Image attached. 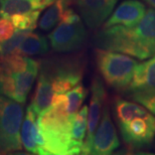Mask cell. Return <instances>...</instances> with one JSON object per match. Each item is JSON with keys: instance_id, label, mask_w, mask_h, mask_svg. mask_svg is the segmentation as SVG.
<instances>
[{"instance_id": "obj_1", "label": "cell", "mask_w": 155, "mask_h": 155, "mask_svg": "<svg viewBox=\"0 0 155 155\" xmlns=\"http://www.w3.org/2000/svg\"><path fill=\"white\" fill-rule=\"evenodd\" d=\"M99 48L146 60L155 54V8H149L143 18L133 26L113 25L99 31L95 36Z\"/></svg>"}, {"instance_id": "obj_2", "label": "cell", "mask_w": 155, "mask_h": 155, "mask_svg": "<svg viewBox=\"0 0 155 155\" xmlns=\"http://www.w3.org/2000/svg\"><path fill=\"white\" fill-rule=\"evenodd\" d=\"M73 117L54 106L38 116V154L71 155L70 132Z\"/></svg>"}, {"instance_id": "obj_3", "label": "cell", "mask_w": 155, "mask_h": 155, "mask_svg": "<svg viewBox=\"0 0 155 155\" xmlns=\"http://www.w3.org/2000/svg\"><path fill=\"white\" fill-rule=\"evenodd\" d=\"M98 70L108 86L116 90L129 88L138 61L119 51L98 48L96 51Z\"/></svg>"}, {"instance_id": "obj_4", "label": "cell", "mask_w": 155, "mask_h": 155, "mask_svg": "<svg viewBox=\"0 0 155 155\" xmlns=\"http://www.w3.org/2000/svg\"><path fill=\"white\" fill-rule=\"evenodd\" d=\"M23 112L21 103L0 95V152L22 149L20 130Z\"/></svg>"}, {"instance_id": "obj_5", "label": "cell", "mask_w": 155, "mask_h": 155, "mask_svg": "<svg viewBox=\"0 0 155 155\" xmlns=\"http://www.w3.org/2000/svg\"><path fill=\"white\" fill-rule=\"evenodd\" d=\"M87 38V33L81 17L68 8L64 16L49 33L48 39L54 51L71 52L80 49Z\"/></svg>"}, {"instance_id": "obj_6", "label": "cell", "mask_w": 155, "mask_h": 155, "mask_svg": "<svg viewBox=\"0 0 155 155\" xmlns=\"http://www.w3.org/2000/svg\"><path fill=\"white\" fill-rule=\"evenodd\" d=\"M38 70V63L33 60L29 67L22 72H7L0 68V95L21 104L25 103Z\"/></svg>"}, {"instance_id": "obj_7", "label": "cell", "mask_w": 155, "mask_h": 155, "mask_svg": "<svg viewBox=\"0 0 155 155\" xmlns=\"http://www.w3.org/2000/svg\"><path fill=\"white\" fill-rule=\"evenodd\" d=\"M118 126L123 141L129 147H145L155 138V117L147 110Z\"/></svg>"}, {"instance_id": "obj_8", "label": "cell", "mask_w": 155, "mask_h": 155, "mask_svg": "<svg viewBox=\"0 0 155 155\" xmlns=\"http://www.w3.org/2000/svg\"><path fill=\"white\" fill-rule=\"evenodd\" d=\"M119 146L120 140L111 119L109 107L104 106L100 123L93 136L90 154L109 155L119 148Z\"/></svg>"}, {"instance_id": "obj_9", "label": "cell", "mask_w": 155, "mask_h": 155, "mask_svg": "<svg viewBox=\"0 0 155 155\" xmlns=\"http://www.w3.org/2000/svg\"><path fill=\"white\" fill-rule=\"evenodd\" d=\"M105 99H106V91L104 84L99 78L95 77L91 85V99H90V106L88 107V127H87L86 139L82 147V154H90L93 136L100 123Z\"/></svg>"}, {"instance_id": "obj_10", "label": "cell", "mask_w": 155, "mask_h": 155, "mask_svg": "<svg viewBox=\"0 0 155 155\" xmlns=\"http://www.w3.org/2000/svg\"><path fill=\"white\" fill-rule=\"evenodd\" d=\"M83 20L91 29L105 23L113 12L118 0H76Z\"/></svg>"}, {"instance_id": "obj_11", "label": "cell", "mask_w": 155, "mask_h": 155, "mask_svg": "<svg viewBox=\"0 0 155 155\" xmlns=\"http://www.w3.org/2000/svg\"><path fill=\"white\" fill-rule=\"evenodd\" d=\"M145 5L139 0H125L114 10L105 21L103 27L113 25L133 26L140 21L146 12Z\"/></svg>"}, {"instance_id": "obj_12", "label": "cell", "mask_w": 155, "mask_h": 155, "mask_svg": "<svg viewBox=\"0 0 155 155\" xmlns=\"http://www.w3.org/2000/svg\"><path fill=\"white\" fill-rule=\"evenodd\" d=\"M45 72L48 74L51 81L54 95L63 94V93L70 91L82 80L81 70L71 64L61 66L51 72H48V71H45Z\"/></svg>"}, {"instance_id": "obj_13", "label": "cell", "mask_w": 155, "mask_h": 155, "mask_svg": "<svg viewBox=\"0 0 155 155\" xmlns=\"http://www.w3.org/2000/svg\"><path fill=\"white\" fill-rule=\"evenodd\" d=\"M88 89L83 85H78L63 94L54 95L52 98L51 106L64 111L70 116H75L81 109L84 101L88 96Z\"/></svg>"}, {"instance_id": "obj_14", "label": "cell", "mask_w": 155, "mask_h": 155, "mask_svg": "<svg viewBox=\"0 0 155 155\" xmlns=\"http://www.w3.org/2000/svg\"><path fill=\"white\" fill-rule=\"evenodd\" d=\"M54 96V92L52 89L51 81L48 74L43 71L38 77L35 93L31 98V103L29 106L38 116L45 112L51 106Z\"/></svg>"}, {"instance_id": "obj_15", "label": "cell", "mask_w": 155, "mask_h": 155, "mask_svg": "<svg viewBox=\"0 0 155 155\" xmlns=\"http://www.w3.org/2000/svg\"><path fill=\"white\" fill-rule=\"evenodd\" d=\"M128 89L131 92L155 89V54L137 64Z\"/></svg>"}, {"instance_id": "obj_16", "label": "cell", "mask_w": 155, "mask_h": 155, "mask_svg": "<svg viewBox=\"0 0 155 155\" xmlns=\"http://www.w3.org/2000/svg\"><path fill=\"white\" fill-rule=\"evenodd\" d=\"M55 0H0V17H7L17 13L42 10Z\"/></svg>"}, {"instance_id": "obj_17", "label": "cell", "mask_w": 155, "mask_h": 155, "mask_svg": "<svg viewBox=\"0 0 155 155\" xmlns=\"http://www.w3.org/2000/svg\"><path fill=\"white\" fill-rule=\"evenodd\" d=\"M38 132V115L32 108L28 106L26 109L25 118L22 121L20 130V139L22 147L29 153L38 154V147L36 143Z\"/></svg>"}, {"instance_id": "obj_18", "label": "cell", "mask_w": 155, "mask_h": 155, "mask_svg": "<svg viewBox=\"0 0 155 155\" xmlns=\"http://www.w3.org/2000/svg\"><path fill=\"white\" fill-rule=\"evenodd\" d=\"M88 127V106H84L73 117L71 124V155L82 154V147Z\"/></svg>"}, {"instance_id": "obj_19", "label": "cell", "mask_w": 155, "mask_h": 155, "mask_svg": "<svg viewBox=\"0 0 155 155\" xmlns=\"http://www.w3.org/2000/svg\"><path fill=\"white\" fill-rule=\"evenodd\" d=\"M68 4L64 0H55L42 14L38 22V27L43 31H49L55 27L63 19Z\"/></svg>"}, {"instance_id": "obj_20", "label": "cell", "mask_w": 155, "mask_h": 155, "mask_svg": "<svg viewBox=\"0 0 155 155\" xmlns=\"http://www.w3.org/2000/svg\"><path fill=\"white\" fill-rule=\"evenodd\" d=\"M48 51V43L46 38L38 33L30 31L18 46L15 54L24 55V57H31V55L45 54Z\"/></svg>"}, {"instance_id": "obj_21", "label": "cell", "mask_w": 155, "mask_h": 155, "mask_svg": "<svg viewBox=\"0 0 155 155\" xmlns=\"http://www.w3.org/2000/svg\"><path fill=\"white\" fill-rule=\"evenodd\" d=\"M114 110L118 125L131 120L133 117L143 113L145 108L142 105L136 103L134 101H128L122 98H116L114 103Z\"/></svg>"}, {"instance_id": "obj_22", "label": "cell", "mask_w": 155, "mask_h": 155, "mask_svg": "<svg viewBox=\"0 0 155 155\" xmlns=\"http://www.w3.org/2000/svg\"><path fill=\"white\" fill-rule=\"evenodd\" d=\"M40 10H33L23 13H17L10 16V20L14 27L18 30H33L35 29Z\"/></svg>"}, {"instance_id": "obj_23", "label": "cell", "mask_w": 155, "mask_h": 155, "mask_svg": "<svg viewBox=\"0 0 155 155\" xmlns=\"http://www.w3.org/2000/svg\"><path fill=\"white\" fill-rule=\"evenodd\" d=\"M130 97L136 103L142 105L155 117V89L133 91Z\"/></svg>"}, {"instance_id": "obj_24", "label": "cell", "mask_w": 155, "mask_h": 155, "mask_svg": "<svg viewBox=\"0 0 155 155\" xmlns=\"http://www.w3.org/2000/svg\"><path fill=\"white\" fill-rule=\"evenodd\" d=\"M32 31V30H18L16 29V32H14V35L11 36L9 39L3 40L1 42V54L2 57L8 55L16 51L18 46L20 45V43L23 41L24 38H26L27 35Z\"/></svg>"}, {"instance_id": "obj_25", "label": "cell", "mask_w": 155, "mask_h": 155, "mask_svg": "<svg viewBox=\"0 0 155 155\" xmlns=\"http://www.w3.org/2000/svg\"><path fill=\"white\" fill-rule=\"evenodd\" d=\"M14 25L7 17H0V40L9 39L14 35Z\"/></svg>"}, {"instance_id": "obj_26", "label": "cell", "mask_w": 155, "mask_h": 155, "mask_svg": "<svg viewBox=\"0 0 155 155\" xmlns=\"http://www.w3.org/2000/svg\"><path fill=\"white\" fill-rule=\"evenodd\" d=\"M148 5H150L152 8H155V0H144Z\"/></svg>"}, {"instance_id": "obj_27", "label": "cell", "mask_w": 155, "mask_h": 155, "mask_svg": "<svg viewBox=\"0 0 155 155\" xmlns=\"http://www.w3.org/2000/svg\"><path fill=\"white\" fill-rule=\"evenodd\" d=\"M1 41V40H0ZM1 58H2V54H1V42H0V61H1Z\"/></svg>"}, {"instance_id": "obj_28", "label": "cell", "mask_w": 155, "mask_h": 155, "mask_svg": "<svg viewBox=\"0 0 155 155\" xmlns=\"http://www.w3.org/2000/svg\"><path fill=\"white\" fill-rule=\"evenodd\" d=\"M64 2H66V3H67V4H70V3H71V2H72V0H64Z\"/></svg>"}]
</instances>
